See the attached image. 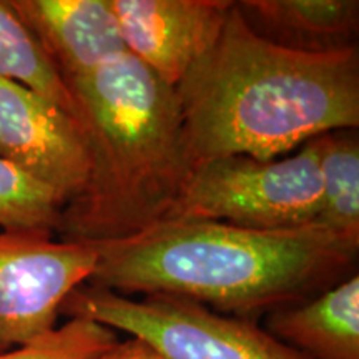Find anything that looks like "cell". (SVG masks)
I'll return each instance as SVG.
<instances>
[{"label":"cell","mask_w":359,"mask_h":359,"mask_svg":"<svg viewBox=\"0 0 359 359\" xmlns=\"http://www.w3.org/2000/svg\"><path fill=\"white\" fill-rule=\"evenodd\" d=\"M92 246L97 264L88 285L128 298L177 296L258 321L353 275L359 236L318 223L264 231L167 219L125 240Z\"/></svg>","instance_id":"cell-1"},{"label":"cell","mask_w":359,"mask_h":359,"mask_svg":"<svg viewBox=\"0 0 359 359\" xmlns=\"http://www.w3.org/2000/svg\"><path fill=\"white\" fill-rule=\"evenodd\" d=\"M175 95L193 167L230 155L280 158L359 127V48L290 50L255 34L233 4Z\"/></svg>","instance_id":"cell-2"},{"label":"cell","mask_w":359,"mask_h":359,"mask_svg":"<svg viewBox=\"0 0 359 359\" xmlns=\"http://www.w3.org/2000/svg\"><path fill=\"white\" fill-rule=\"evenodd\" d=\"M65 85L90 168L55 236L102 245L165 222L193 170L175 88L128 52Z\"/></svg>","instance_id":"cell-3"},{"label":"cell","mask_w":359,"mask_h":359,"mask_svg":"<svg viewBox=\"0 0 359 359\" xmlns=\"http://www.w3.org/2000/svg\"><path fill=\"white\" fill-rule=\"evenodd\" d=\"M321 201L313 138L280 158L230 155L196 163L167 219L290 230L316 223Z\"/></svg>","instance_id":"cell-4"},{"label":"cell","mask_w":359,"mask_h":359,"mask_svg":"<svg viewBox=\"0 0 359 359\" xmlns=\"http://www.w3.org/2000/svg\"><path fill=\"white\" fill-rule=\"evenodd\" d=\"M60 314L125 331L167 359H309L258 321L228 316L177 296L133 299L85 283L69 294Z\"/></svg>","instance_id":"cell-5"},{"label":"cell","mask_w":359,"mask_h":359,"mask_svg":"<svg viewBox=\"0 0 359 359\" xmlns=\"http://www.w3.org/2000/svg\"><path fill=\"white\" fill-rule=\"evenodd\" d=\"M95 264L92 245L0 231V354L53 330L62 304L90 280Z\"/></svg>","instance_id":"cell-6"},{"label":"cell","mask_w":359,"mask_h":359,"mask_svg":"<svg viewBox=\"0 0 359 359\" xmlns=\"http://www.w3.org/2000/svg\"><path fill=\"white\" fill-rule=\"evenodd\" d=\"M0 158L50 188L64 206L82 191L90 168L77 118L6 79H0Z\"/></svg>","instance_id":"cell-7"},{"label":"cell","mask_w":359,"mask_h":359,"mask_svg":"<svg viewBox=\"0 0 359 359\" xmlns=\"http://www.w3.org/2000/svg\"><path fill=\"white\" fill-rule=\"evenodd\" d=\"M233 0H110L128 53L177 87L226 22Z\"/></svg>","instance_id":"cell-8"},{"label":"cell","mask_w":359,"mask_h":359,"mask_svg":"<svg viewBox=\"0 0 359 359\" xmlns=\"http://www.w3.org/2000/svg\"><path fill=\"white\" fill-rule=\"evenodd\" d=\"M64 82L127 53L110 0H8Z\"/></svg>","instance_id":"cell-9"},{"label":"cell","mask_w":359,"mask_h":359,"mask_svg":"<svg viewBox=\"0 0 359 359\" xmlns=\"http://www.w3.org/2000/svg\"><path fill=\"white\" fill-rule=\"evenodd\" d=\"M238 12L268 42L306 53L356 45L358 0H240Z\"/></svg>","instance_id":"cell-10"},{"label":"cell","mask_w":359,"mask_h":359,"mask_svg":"<svg viewBox=\"0 0 359 359\" xmlns=\"http://www.w3.org/2000/svg\"><path fill=\"white\" fill-rule=\"evenodd\" d=\"M264 330L309 359H359V276L266 314Z\"/></svg>","instance_id":"cell-11"},{"label":"cell","mask_w":359,"mask_h":359,"mask_svg":"<svg viewBox=\"0 0 359 359\" xmlns=\"http://www.w3.org/2000/svg\"><path fill=\"white\" fill-rule=\"evenodd\" d=\"M321 178V212L316 223L341 235L359 236L358 128L333 130L314 138Z\"/></svg>","instance_id":"cell-12"},{"label":"cell","mask_w":359,"mask_h":359,"mask_svg":"<svg viewBox=\"0 0 359 359\" xmlns=\"http://www.w3.org/2000/svg\"><path fill=\"white\" fill-rule=\"evenodd\" d=\"M0 79L34 90L77 118V107L65 82L8 0H0Z\"/></svg>","instance_id":"cell-13"},{"label":"cell","mask_w":359,"mask_h":359,"mask_svg":"<svg viewBox=\"0 0 359 359\" xmlns=\"http://www.w3.org/2000/svg\"><path fill=\"white\" fill-rule=\"evenodd\" d=\"M62 208L64 205L50 188L0 158V231L55 236Z\"/></svg>","instance_id":"cell-14"},{"label":"cell","mask_w":359,"mask_h":359,"mask_svg":"<svg viewBox=\"0 0 359 359\" xmlns=\"http://www.w3.org/2000/svg\"><path fill=\"white\" fill-rule=\"evenodd\" d=\"M118 343L116 331L100 323L70 318L39 338L0 354V359H100Z\"/></svg>","instance_id":"cell-15"},{"label":"cell","mask_w":359,"mask_h":359,"mask_svg":"<svg viewBox=\"0 0 359 359\" xmlns=\"http://www.w3.org/2000/svg\"><path fill=\"white\" fill-rule=\"evenodd\" d=\"M100 359H167L165 356L147 344L145 341L132 338L125 343H116Z\"/></svg>","instance_id":"cell-16"}]
</instances>
